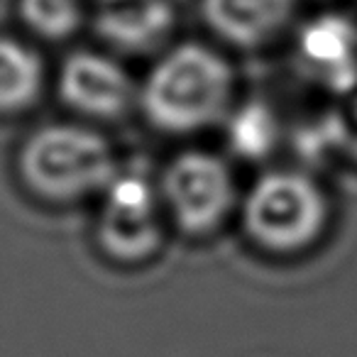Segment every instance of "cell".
<instances>
[{"label": "cell", "instance_id": "9", "mask_svg": "<svg viewBox=\"0 0 357 357\" xmlns=\"http://www.w3.org/2000/svg\"><path fill=\"white\" fill-rule=\"evenodd\" d=\"M89 22L110 50L149 54L169 45L176 30V8L172 0H100Z\"/></svg>", "mask_w": 357, "mask_h": 357}, {"label": "cell", "instance_id": "11", "mask_svg": "<svg viewBox=\"0 0 357 357\" xmlns=\"http://www.w3.org/2000/svg\"><path fill=\"white\" fill-rule=\"evenodd\" d=\"M17 15L32 37L64 42L91 20L89 0H17Z\"/></svg>", "mask_w": 357, "mask_h": 357}, {"label": "cell", "instance_id": "5", "mask_svg": "<svg viewBox=\"0 0 357 357\" xmlns=\"http://www.w3.org/2000/svg\"><path fill=\"white\" fill-rule=\"evenodd\" d=\"M98 243L118 262H142L159 250L164 238L159 196L147 178L118 174L103 191Z\"/></svg>", "mask_w": 357, "mask_h": 357}, {"label": "cell", "instance_id": "3", "mask_svg": "<svg viewBox=\"0 0 357 357\" xmlns=\"http://www.w3.org/2000/svg\"><path fill=\"white\" fill-rule=\"evenodd\" d=\"M328 220L321 186L294 169L257 178L245 199V228L257 245L274 252H296L316 243Z\"/></svg>", "mask_w": 357, "mask_h": 357}, {"label": "cell", "instance_id": "4", "mask_svg": "<svg viewBox=\"0 0 357 357\" xmlns=\"http://www.w3.org/2000/svg\"><path fill=\"white\" fill-rule=\"evenodd\" d=\"M162 199L184 233L204 235L223 223L235 204V181L228 164L208 152H184L162 176Z\"/></svg>", "mask_w": 357, "mask_h": 357}, {"label": "cell", "instance_id": "10", "mask_svg": "<svg viewBox=\"0 0 357 357\" xmlns=\"http://www.w3.org/2000/svg\"><path fill=\"white\" fill-rule=\"evenodd\" d=\"M47 86V66L27 42L0 35V115L30 110Z\"/></svg>", "mask_w": 357, "mask_h": 357}, {"label": "cell", "instance_id": "7", "mask_svg": "<svg viewBox=\"0 0 357 357\" xmlns=\"http://www.w3.org/2000/svg\"><path fill=\"white\" fill-rule=\"evenodd\" d=\"M294 54L303 74L345 93L357 81V17L347 13H318L296 27Z\"/></svg>", "mask_w": 357, "mask_h": 357}, {"label": "cell", "instance_id": "8", "mask_svg": "<svg viewBox=\"0 0 357 357\" xmlns=\"http://www.w3.org/2000/svg\"><path fill=\"white\" fill-rule=\"evenodd\" d=\"M199 15L218 42L252 52L291 30L298 0H199Z\"/></svg>", "mask_w": 357, "mask_h": 357}, {"label": "cell", "instance_id": "12", "mask_svg": "<svg viewBox=\"0 0 357 357\" xmlns=\"http://www.w3.org/2000/svg\"><path fill=\"white\" fill-rule=\"evenodd\" d=\"M230 142L248 159H259L269 154L277 142L274 115L262 105L243 108L230 118Z\"/></svg>", "mask_w": 357, "mask_h": 357}, {"label": "cell", "instance_id": "13", "mask_svg": "<svg viewBox=\"0 0 357 357\" xmlns=\"http://www.w3.org/2000/svg\"><path fill=\"white\" fill-rule=\"evenodd\" d=\"M96 3H100V0H96Z\"/></svg>", "mask_w": 357, "mask_h": 357}, {"label": "cell", "instance_id": "6", "mask_svg": "<svg viewBox=\"0 0 357 357\" xmlns=\"http://www.w3.org/2000/svg\"><path fill=\"white\" fill-rule=\"evenodd\" d=\"M56 93L61 103L86 118L115 120L137 105L139 86L113 54L76 50L61 61Z\"/></svg>", "mask_w": 357, "mask_h": 357}, {"label": "cell", "instance_id": "1", "mask_svg": "<svg viewBox=\"0 0 357 357\" xmlns=\"http://www.w3.org/2000/svg\"><path fill=\"white\" fill-rule=\"evenodd\" d=\"M235 71L215 47L172 45L139 84L137 105L164 132H196L228 115Z\"/></svg>", "mask_w": 357, "mask_h": 357}, {"label": "cell", "instance_id": "2", "mask_svg": "<svg viewBox=\"0 0 357 357\" xmlns=\"http://www.w3.org/2000/svg\"><path fill=\"white\" fill-rule=\"evenodd\" d=\"M17 169L32 194L47 201H79L103 194L118 176L108 139L84 125L56 123L25 139Z\"/></svg>", "mask_w": 357, "mask_h": 357}]
</instances>
